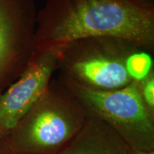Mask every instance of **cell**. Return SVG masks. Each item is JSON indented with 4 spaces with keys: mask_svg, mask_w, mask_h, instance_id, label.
<instances>
[{
    "mask_svg": "<svg viewBox=\"0 0 154 154\" xmlns=\"http://www.w3.org/2000/svg\"><path fill=\"white\" fill-rule=\"evenodd\" d=\"M98 36L124 38L153 54L154 8L127 0H47L37 11L36 51Z\"/></svg>",
    "mask_w": 154,
    "mask_h": 154,
    "instance_id": "1",
    "label": "cell"
},
{
    "mask_svg": "<svg viewBox=\"0 0 154 154\" xmlns=\"http://www.w3.org/2000/svg\"><path fill=\"white\" fill-rule=\"evenodd\" d=\"M87 113L59 79L47 89L10 132L14 154H57L79 131Z\"/></svg>",
    "mask_w": 154,
    "mask_h": 154,
    "instance_id": "2",
    "label": "cell"
},
{
    "mask_svg": "<svg viewBox=\"0 0 154 154\" xmlns=\"http://www.w3.org/2000/svg\"><path fill=\"white\" fill-rule=\"evenodd\" d=\"M138 49H142L119 37L81 38L58 48L57 71L59 76L94 91L119 89L134 82L126 61Z\"/></svg>",
    "mask_w": 154,
    "mask_h": 154,
    "instance_id": "3",
    "label": "cell"
},
{
    "mask_svg": "<svg viewBox=\"0 0 154 154\" xmlns=\"http://www.w3.org/2000/svg\"><path fill=\"white\" fill-rule=\"evenodd\" d=\"M58 79L87 113L110 126L131 151H154V116L144 106L137 82L113 91H94L61 76Z\"/></svg>",
    "mask_w": 154,
    "mask_h": 154,
    "instance_id": "4",
    "label": "cell"
},
{
    "mask_svg": "<svg viewBox=\"0 0 154 154\" xmlns=\"http://www.w3.org/2000/svg\"><path fill=\"white\" fill-rule=\"evenodd\" d=\"M37 11L34 0H0V96L32 57Z\"/></svg>",
    "mask_w": 154,
    "mask_h": 154,
    "instance_id": "5",
    "label": "cell"
},
{
    "mask_svg": "<svg viewBox=\"0 0 154 154\" xmlns=\"http://www.w3.org/2000/svg\"><path fill=\"white\" fill-rule=\"evenodd\" d=\"M58 57V49L34 50L22 74L0 96V136H8L46 91L57 72Z\"/></svg>",
    "mask_w": 154,
    "mask_h": 154,
    "instance_id": "6",
    "label": "cell"
},
{
    "mask_svg": "<svg viewBox=\"0 0 154 154\" xmlns=\"http://www.w3.org/2000/svg\"><path fill=\"white\" fill-rule=\"evenodd\" d=\"M131 150L110 126L87 115L84 126L57 154H130Z\"/></svg>",
    "mask_w": 154,
    "mask_h": 154,
    "instance_id": "7",
    "label": "cell"
},
{
    "mask_svg": "<svg viewBox=\"0 0 154 154\" xmlns=\"http://www.w3.org/2000/svg\"><path fill=\"white\" fill-rule=\"evenodd\" d=\"M154 69L151 54L143 49L132 53L126 61V70L134 82L143 80Z\"/></svg>",
    "mask_w": 154,
    "mask_h": 154,
    "instance_id": "8",
    "label": "cell"
},
{
    "mask_svg": "<svg viewBox=\"0 0 154 154\" xmlns=\"http://www.w3.org/2000/svg\"><path fill=\"white\" fill-rule=\"evenodd\" d=\"M140 96L144 106L154 116V69L143 80L137 82Z\"/></svg>",
    "mask_w": 154,
    "mask_h": 154,
    "instance_id": "9",
    "label": "cell"
},
{
    "mask_svg": "<svg viewBox=\"0 0 154 154\" xmlns=\"http://www.w3.org/2000/svg\"><path fill=\"white\" fill-rule=\"evenodd\" d=\"M0 154H14L7 136H0Z\"/></svg>",
    "mask_w": 154,
    "mask_h": 154,
    "instance_id": "10",
    "label": "cell"
},
{
    "mask_svg": "<svg viewBox=\"0 0 154 154\" xmlns=\"http://www.w3.org/2000/svg\"><path fill=\"white\" fill-rule=\"evenodd\" d=\"M136 5L148 8H154V0H127Z\"/></svg>",
    "mask_w": 154,
    "mask_h": 154,
    "instance_id": "11",
    "label": "cell"
},
{
    "mask_svg": "<svg viewBox=\"0 0 154 154\" xmlns=\"http://www.w3.org/2000/svg\"><path fill=\"white\" fill-rule=\"evenodd\" d=\"M130 154H154V151H131Z\"/></svg>",
    "mask_w": 154,
    "mask_h": 154,
    "instance_id": "12",
    "label": "cell"
}]
</instances>
